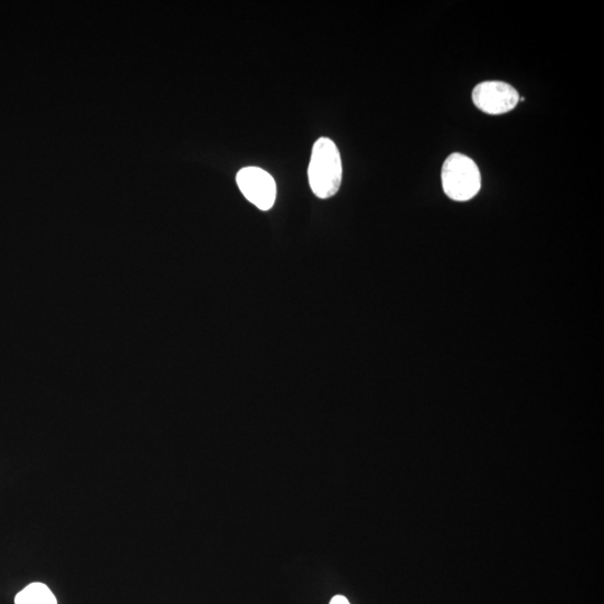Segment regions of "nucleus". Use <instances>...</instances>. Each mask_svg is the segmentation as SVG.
Returning a JSON list of instances; mask_svg holds the SVG:
<instances>
[{
	"mask_svg": "<svg viewBox=\"0 0 604 604\" xmlns=\"http://www.w3.org/2000/svg\"><path fill=\"white\" fill-rule=\"evenodd\" d=\"M308 178L311 191L323 200L334 196L341 188L342 158L332 139L323 137L316 141L310 157Z\"/></svg>",
	"mask_w": 604,
	"mask_h": 604,
	"instance_id": "obj_1",
	"label": "nucleus"
},
{
	"mask_svg": "<svg viewBox=\"0 0 604 604\" xmlns=\"http://www.w3.org/2000/svg\"><path fill=\"white\" fill-rule=\"evenodd\" d=\"M442 187L446 195L456 202H467L479 193L481 188L480 171L473 159L455 153L443 163Z\"/></svg>",
	"mask_w": 604,
	"mask_h": 604,
	"instance_id": "obj_2",
	"label": "nucleus"
},
{
	"mask_svg": "<svg viewBox=\"0 0 604 604\" xmlns=\"http://www.w3.org/2000/svg\"><path fill=\"white\" fill-rule=\"evenodd\" d=\"M237 183L247 200L261 211H269L275 205L277 185L275 179L258 167H245L237 175Z\"/></svg>",
	"mask_w": 604,
	"mask_h": 604,
	"instance_id": "obj_3",
	"label": "nucleus"
},
{
	"mask_svg": "<svg viewBox=\"0 0 604 604\" xmlns=\"http://www.w3.org/2000/svg\"><path fill=\"white\" fill-rule=\"evenodd\" d=\"M475 106L487 115L499 116L511 112L519 102V93L511 84L500 81L479 83L473 91Z\"/></svg>",
	"mask_w": 604,
	"mask_h": 604,
	"instance_id": "obj_4",
	"label": "nucleus"
},
{
	"mask_svg": "<svg viewBox=\"0 0 604 604\" xmlns=\"http://www.w3.org/2000/svg\"><path fill=\"white\" fill-rule=\"evenodd\" d=\"M15 604H58V600L47 585L35 582L17 594Z\"/></svg>",
	"mask_w": 604,
	"mask_h": 604,
	"instance_id": "obj_5",
	"label": "nucleus"
},
{
	"mask_svg": "<svg viewBox=\"0 0 604 604\" xmlns=\"http://www.w3.org/2000/svg\"><path fill=\"white\" fill-rule=\"evenodd\" d=\"M329 604H351V602H349L344 596H335L332 600H330Z\"/></svg>",
	"mask_w": 604,
	"mask_h": 604,
	"instance_id": "obj_6",
	"label": "nucleus"
}]
</instances>
